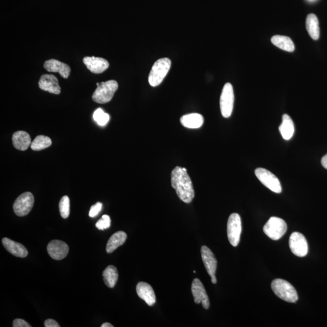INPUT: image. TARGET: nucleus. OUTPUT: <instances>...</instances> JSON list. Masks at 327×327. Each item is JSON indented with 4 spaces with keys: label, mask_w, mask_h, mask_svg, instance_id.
Returning a JSON list of instances; mask_svg holds the SVG:
<instances>
[{
    "label": "nucleus",
    "mask_w": 327,
    "mask_h": 327,
    "mask_svg": "<svg viewBox=\"0 0 327 327\" xmlns=\"http://www.w3.org/2000/svg\"><path fill=\"white\" fill-rule=\"evenodd\" d=\"M171 67V61L168 58L157 60L148 76V83L151 86L156 87L162 83Z\"/></svg>",
    "instance_id": "nucleus-3"
},
{
    "label": "nucleus",
    "mask_w": 327,
    "mask_h": 327,
    "mask_svg": "<svg viewBox=\"0 0 327 327\" xmlns=\"http://www.w3.org/2000/svg\"><path fill=\"white\" fill-rule=\"evenodd\" d=\"M204 121L202 115L196 113L185 115L180 119L182 125L188 129H199Z\"/></svg>",
    "instance_id": "nucleus-20"
},
{
    "label": "nucleus",
    "mask_w": 327,
    "mask_h": 327,
    "mask_svg": "<svg viewBox=\"0 0 327 327\" xmlns=\"http://www.w3.org/2000/svg\"><path fill=\"white\" fill-rule=\"evenodd\" d=\"M61 216L64 219L68 218L70 214V199L68 196H64L61 199L59 204Z\"/></svg>",
    "instance_id": "nucleus-28"
},
{
    "label": "nucleus",
    "mask_w": 327,
    "mask_h": 327,
    "mask_svg": "<svg viewBox=\"0 0 327 327\" xmlns=\"http://www.w3.org/2000/svg\"><path fill=\"white\" fill-rule=\"evenodd\" d=\"M44 326L45 327H60V326L59 323H58L57 321L51 319H48L45 321Z\"/></svg>",
    "instance_id": "nucleus-32"
},
{
    "label": "nucleus",
    "mask_w": 327,
    "mask_h": 327,
    "mask_svg": "<svg viewBox=\"0 0 327 327\" xmlns=\"http://www.w3.org/2000/svg\"><path fill=\"white\" fill-rule=\"evenodd\" d=\"M111 220L110 216L108 215L104 214L96 224V227L97 229L101 230L107 229L111 227Z\"/></svg>",
    "instance_id": "nucleus-29"
},
{
    "label": "nucleus",
    "mask_w": 327,
    "mask_h": 327,
    "mask_svg": "<svg viewBox=\"0 0 327 327\" xmlns=\"http://www.w3.org/2000/svg\"><path fill=\"white\" fill-rule=\"evenodd\" d=\"M201 257L206 270L211 277V283L216 284V271L217 268V260L210 248L207 246H202L201 250Z\"/></svg>",
    "instance_id": "nucleus-11"
},
{
    "label": "nucleus",
    "mask_w": 327,
    "mask_h": 327,
    "mask_svg": "<svg viewBox=\"0 0 327 327\" xmlns=\"http://www.w3.org/2000/svg\"><path fill=\"white\" fill-rule=\"evenodd\" d=\"M83 63L91 72L95 74H101L109 67V63L107 60L99 57H84Z\"/></svg>",
    "instance_id": "nucleus-15"
},
{
    "label": "nucleus",
    "mask_w": 327,
    "mask_h": 327,
    "mask_svg": "<svg viewBox=\"0 0 327 327\" xmlns=\"http://www.w3.org/2000/svg\"><path fill=\"white\" fill-rule=\"evenodd\" d=\"M271 41L276 46L282 50L292 52L295 50V44L292 39L287 36L275 35L271 39Z\"/></svg>",
    "instance_id": "nucleus-24"
},
{
    "label": "nucleus",
    "mask_w": 327,
    "mask_h": 327,
    "mask_svg": "<svg viewBox=\"0 0 327 327\" xmlns=\"http://www.w3.org/2000/svg\"><path fill=\"white\" fill-rule=\"evenodd\" d=\"M93 119L98 125L104 126L107 124L110 120V115L105 113L102 109L99 108L94 112Z\"/></svg>",
    "instance_id": "nucleus-27"
},
{
    "label": "nucleus",
    "mask_w": 327,
    "mask_h": 327,
    "mask_svg": "<svg viewBox=\"0 0 327 327\" xmlns=\"http://www.w3.org/2000/svg\"><path fill=\"white\" fill-rule=\"evenodd\" d=\"M255 175L263 185L275 193H280L282 187L280 180L271 172L263 168L255 170Z\"/></svg>",
    "instance_id": "nucleus-8"
},
{
    "label": "nucleus",
    "mask_w": 327,
    "mask_h": 327,
    "mask_svg": "<svg viewBox=\"0 0 327 327\" xmlns=\"http://www.w3.org/2000/svg\"><path fill=\"white\" fill-rule=\"evenodd\" d=\"M51 145V140L48 136L39 135L36 136L32 142L30 147L34 151H40L45 149Z\"/></svg>",
    "instance_id": "nucleus-26"
},
{
    "label": "nucleus",
    "mask_w": 327,
    "mask_h": 327,
    "mask_svg": "<svg viewBox=\"0 0 327 327\" xmlns=\"http://www.w3.org/2000/svg\"><path fill=\"white\" fill-rule=\"evenodd\" d=\"M289 246L292 252L298 257H304L308 251L307 241L305 236L299 232H293L290 236Z\"/></svg>",
    "instance_id": "nucleus-10"
},
{
    "label": "nucleus",
    "mask_w": 327,
    "mask_h": 327,
    "mask_svg": "<svg viewBox=\"0 0 327 327\" xmlns=\"http://www.w3.org/2000/svg\"><path fill=\"white\" fill-rule=\"evenodd\" d=\"M234 92L232 85L226 83L224 85L220 97V108L221 114L224 118H229L232 114L234 105Z\"/></svg>",
    "instance_id": "nucleus-7"
},
{
    "label": "nucleus",
    "mask_w": 327,
    "mask_h": 327,
    "mask_svg": "<svg viewBox=\"0 0 327 327\" xmlns=\"http://www.w3.org/2000/svg\"><path fill=\"white\" fill-rule=\"evenodd\" d=\"M47 252L51 258L62 260L68 255L69 248L66 242L60 240H53L47 245Z\"/></svg>",
    "instance_id": "nucleus-13"
},
{
    "label": "nucleus",
    "mask_w": 327,
    "mask_h": 327,
    "mask_svg": "<svg viewBox=\"0 0 327 327\" xmlns=\"http://www.w3.org/2000/svg\"><path fill=\"white\" fill-rule=\"evenodd\" d=\"M321 164L324 168L327 169V154L321 159Z\"/></svg>",
    "instance_id": "nucleus-33"
},
{
    "label": "nucleus",
    "mask_w": 327,
    "mask_h": 327,
    "mask_svg": "<svg viewBox=\"0 0 327 327\" xmlns=\"http://www.w3.org/2000/svg\"><path fill=\"white\" fill-rule=\"evenodd\" d=\"M287 229L286 223L281 218L275 216L269 218L263 228L265 234L275 241L283 237Z\"/></svg>",
    "instance_id": "nucleus-5"
},
{
    "label": "nucleus",
    "mask_w": 327,
    "mask_h": 327,
    "mask_svg": "<svg viewBox=\"0 0 327 327\" xmlns=\"http://www.w3.org/2000/svg\"><path fill=\"white\" fill-rule=\"evenodd\" d=\"M271 287L275 295L284 301L290 303L298 301V293L289 282L282 279H276L272 281Z\"/></svg>",
    "instance_id": "nucleus-2"
},
{
    "label": "nucleus",
    "mask_w": 327,
    "mask_h": 327,
    "mask_svg": "<svg viewBox=\"0 0 327 327\" xmlns=\"http://www.w3.org/2000/svg\"><path fill=\"white\" fill-rule=\"evenodd\" d=\"M192 293L196 304H202L205 309L210 307V301L204 286L199 279H194L192 284Z\"/></svg>",
    "instance_id": "nucleus-12"
},
{
    "label": "nucleus",
    "mask_w": 327,
    "mask_h": 327,
    "mask_svg": "<svg viewBox=\"0 0 327 327\" xmlns=\"http://www.w3.org/2000/svg\"><path fill=\"white\" fill-rule=\"evenodd\" d=\"M306 28L308 34L314 40H317L320 36L319 20L316 15L310 14L308 15L306 19Z\"/></svg>",
    "instance_id": "nucleus-23"
},
{
    "label": "nucleus",
    "mask_w": 327,
    "mask_h": 327,
    "mask_svg": "<svg viewBox=\"0 0 327 327\" xmlns=\"http://www.w3.org/2000/svg\"><path fill=\"white\" fill-rule=\"evenodd\" d=\"M242 223L240 216L236 213L230 214L227 222V236L232 246H238L240 241Z\"/></svg>",
    "instance_id": "nucleus-6"
},
{
    "label": "nucleus",
    "mask_w": 327,
    "mask_h": 327,
    "mask_svg": "<svg viewBox=\"0 0 327 327\" xmlns=\"http://www.w3.org/2000/svg\"><path fill=\"white\" fill-rule=\"evenodd\" d=\"M34 204V197L32 193L25 192L18 197L14 202L13 208L18 216H24L31 211Z\"/></svg>",
    "instance_id": "nucleus-9"
},
{
    "label": "nucleus",
    "mask_w": 327,
    "mask_h": 327,
    "mask_svg": "<svg viewBox=\"0 0 327 327\" xmlns=\"http://www.w3.org/2000/svg\"><path fill=\"white\" fill-rule=\"evenodd\" d=\"M101 326V327H114V325H112V324L110 323L105 322L104 323H103Z\"/></svg>",
    "instance_id": "nucleus-34"
},
{
    "label": "nucleus",
    "mask_w": 327,
    "mask_h": 327,
    "mask_svg": "<svg viewBox=\"0 0 327 327\" xmlns=\"http://www.w3.org/2000/svg\"><path fill=\"white\" fill-rule=\"evenodd\" d=\"M44 68L48 72L59 73L65 79L69 77L71 72V69L68 65L54 59L45 61Z\"/></svg>",
    "instance_id": "nucleus-16"
},
{
    "label": "nucleus",
    "mask_w": 327,
    "mask_h": 327,
    "mask_svg": "<svg viewBox=\"0 0 327 327\" xmlns=\"http://www.w3.org/2000/svg\"><path fill=\"white\" fill-rule=\"evenodd\" d=\"M102 277L106 286L109 288H114L118 279L117 268L114 265H108L103 271Z\"/></svg>",
    "instance_id": "nucleus-25"
},
{
    "label": "nucleus",
    "mask_w": 327,
    "mask_h": 327,
    "mask_svg": "<svg viewBox=\"0 0 327 327\" xmlns=\"http://www.w3.org/2000/svg\"><path fill=\"white\" fill-rule=\"evenodd\" d=\"M279 130L282 136L286 140H290L295 133V126L289 115L284 114L283 116V121L279 127Z\"/></svg>",
    "instance_id": "nucleus-21"
},
{
    "label": "nucleus",
    "mask_w": 327,
    "mask_h": 327,
    "mask_svg": "<svg viewBox=\"0 0 327 327\" xmlns=\"http://www.w3.org/2000/svg\"><path fill=\"white\" fill-rule=\"evenodd\" d=\"M127 238V234L123 231L115 233L108 239L106 245V251L107 253H111L124 244Z\"/></svg>",
    "instance_id": "nucleus-22"
},
{
    "label": "nucleus",
    "mask_w": 327,
    "mask_h": 327,
    "mask_svg": "<svg viewBox=\"0 0 327 327\" xmlns=\"http://www.w3.org/2000/svg\"><path fill=\"white\" fill-rule=\"evenodd\" d=\"M13 326L14 327H31V325H30L28 322H27L26 321L23 319H16L14 320Z\"/></svg>",
    "instance_id": "nucleus-31"
},
{
    "label": "nucleus",
    "mask_w": 327,
    "mask_h": 327,
    "mask_svg": "<svg viewBox=\"0 0 327 327\" xmlns=\"http://www.w3.org/2000/svg\"><path fill=\"white\" fill-rule=\"evenodd\" d=\"M137 295L149 306H152L156 302V296L152 287L150 284L140 282L136 288Z\"/></svg>",
    "instance_id": "nucleus-17"
},
{
    "label": "nucleus",
    "mask_w": 327,
    "mask_h": 327,
    "mask_svg": "<svg viewBox=\"0 0 327 327\" xmlns=\"http://www.w3.org/2000/svg\"><path fill=\"white\" fill-rule=\"evenodd\" d=\"M12 142L15 148L24 151L31 145L32 141L29 133L24 131H17L12 136Z\"/></svg>",
    "instance_id": "nucleus-19"
},
{
    "label": "nucleus",
    "mask_w": 327,
    "mask_h": 327,
    "mask_svg": "<svg viewBox=\"0 0 327 327\" xmlns=\"http://www.w3.org/2000/svg\"><path fill=\"white\" fill-rule=\"evenodd\" d=\"M172 186L176 191L177 195L182 201L189 204L193 201L195 196L192 180L181 167H176L171 174Z\"/></svg>",
    "instance_id": "nucleus-1"
},
{
    "label": "nucleus",
    "mask_w": 327,
    "mask_h": 327,
    "mask_svg": "<svg viewBox=\"0 0 327 327\" xmlns=\"http://www.w3.org/2000/svg\"><path fill=\"white\" fill-rule=\"evenodd\" d=\"M102 207V204L101 202H97L96 204L92 205L89 211V216L91 217L96 216L99 212L101 211Z\"/></svg>",
    "instance_id": "nucleus-30"
},
{
    "label": "nucleus",
    "mask_w": 327,
    "mask_h": 327,
    "mask_svg": "<svg viewBox=\"0 0 327 327\" xmlns=\"http://www.w3.org/2000/svg\"><path fill=\"white\" fill-rule=\"evenodd\" d=\"M38 86L41 90L56 95H59L61 93L59 80L53 75H42L39 79Z\"/></svg>",
    "instance_id": "nucleus-14"
},
{
    "label": "nucleus",
    "mask_w": 327,
    "mask_h": 327,
    "mask_svg": "<svg viewBox=\"0 0 327 327\" xmlns=\"http://www.w3.org/2000/svg\"><path fill=\"white\" fill-rule=\"evenodd\" d=\"M118 88L116 81L109 80L102 82L97 86L96 89L92 95L94 101L99 104H105L110 102Z\"/></svg>",
    "instance_id": "nucleus-4"
},
{
    "label": "nucleus",
    "mask_w": 327,
    "mask_h": 327,
    "mask_svg": "<svg viewBox=\"0 0 327 327\" xmlns=\"http://www.w3.org/2000/svg\"><path fill=\"white\" fill-rule=\"evenodd\" d=\"M3 245L6 250L14 256L18 257H25L28 255V251L23 245L5 238L2 240Z\"/></svg>",
    "instance_id": "nucleus-18"
}]
</instances>
